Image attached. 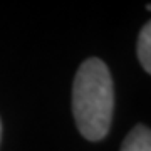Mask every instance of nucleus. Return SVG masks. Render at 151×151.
Here are the masks:
<instances>
[{
	"mask_svg": "<svg viewBox=\"0 0 151 151\" xmlns=\"http://www.w3.org/2000/svg\"><path fill=\"white\" fill-rule=\"evenodd\" d=\"M114 108L113 79L101 59L84 60L72 86V113L86 139L101 141L108 134Z\"/></svg>",
	"mask_w": 151,
	"mask_h": 151,
	"instance_id": "nucleus-1",
	"label": "nucleus"
},
{
	"mask_svg": "<svg viewBox=\"0 0 151 151\" xmlns=\"http://www.w3.org/2000/svg\"><path fill=\"white\" fill-rule=\"evenodd\" d=\"M121 151H151V129L138 124L126 136Z\"/></svg>",
	"mask_w": 151,
	"mask_h": 151,
	"instance_id": "nucleus-2",
	"label": "nucleus"
},
{
	"mask_svg": "<svg viewBox=\"0 0 151 151\" xmlns=\"http://www.w3.org/2000/svg\"><path fill=\"white\" fill-rule=\"evenodd\" d=\"M138 57L143 69L151 74V20L141 29V34L138 37Z\"/></svg>",
	"mask_w": 151,
	"mask_h": 151,
	"instance_id": "nucleus-3",
	"label": "nucleus"
},
{
	"mask_svg": "<svg viewBox=\"0 0 151 151\" xmlns=\"http://www.w3.org/2000/svg\"><path fill=\"white\" fill-rule=\"evenodd\" d=\"M0 134H2V123H0Z\"/></svg>",
	"mask_w": 151,
	"mask_h": 151,
	"instance_id": "nucleus-4",
	"label": "nucleus"
}]
</instances>
